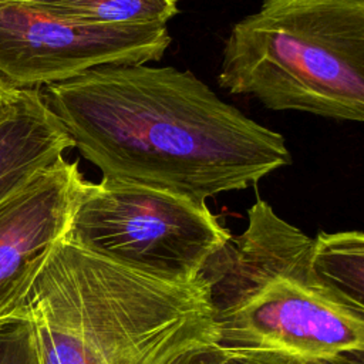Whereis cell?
I'll return each instance as SVG.
<instances>
[{
    "mask_svg": "<svg viewBox=\"0 0 364 364\" xmlns=\"http://www.w3.org/2000/svg\"><path fill=\"white\" fill-rule=\"evenodd\" d=\"M74 148L102 176L195 202L290 165L283 135L222 101L193 73L102 65L41 90Z\"/></svg>",
    "mask_w": 364,
    "mask_h": 364,
    "instance_id": "obj_1",
    "label": "cell"
},
{
    "mask_svg": "<svg viewBox=\"0 0 364 364\" xmlns=\"http://www.w3.org/2000/svg\"><path fill=\"white\" fill-rule=\"evenodd\" d=\"M34 364H165L216 341L203 274L159 280L63 236L41 263L24 307Z\"/></svg>",
    "mask_w": 364,
    "mask_h": 364,
    "instance_id": "obj_2",
    "label": "cell"
},
{
    "mask_svg": "<svg viewBox=\"0 0 364 364\" xmlns=\"http://www.w3.org/2000/svg\"><path fill=\"white\" fill-rule=\"evenodd\" d=\"M311 253L313 237L257 198L243 233L230 237L202 272L222 350L304 360L364 350V310L318 279Z\"/></svg>",
    "mask_w": 364,
    "mask_h": 364,
    "instance_id": "obj_3",
    "label": "cell"
},
{
    "mask_svg": "<svg viewBox=\"0 0 364 364\" xmlns=\"http://www.w3.org/2000/svg\"><path fill=\"white\" fill-rule=\"evenodd\" d=\"M218 82L273 111L364 119V0H263L223 47Z\"/></svg>",
    "mask_w": 364,
    "mask_h": 364,
    "instance_id": "obj_4",
    "label": "cell"
},
{
    "mask_svg": "<svg viewBox=\"0 0 364 364\" xmlns=\"http://www.w3.org/2000/svg\"><path fill=\"white\" fill-rule=\"evenodd\" d=\"M146 276L192 283L232 237L206 203L125 179L84 181L64 235Z\"/></svg>",
    "mask_w": 364,
    "mask_h": 364,
    "instance_id": "obj_5",
    "label": "cell"
},
{
    "mask_svg": "<svg viewBox=\"0 0 364 364\" xmlns=\"http://www.w3.org/2000/svg\"><path fill=\"white\" fill-rule=\"evenodd\" d=\"M171 41L166 24H92L0 0V78L13 90H41L102 65L159 61Z\"/></svg>",
    "mask_w": 364,
    "mask_h": 364,
    "instance_id": "obj_6",
    "label": "cell"
},
{
    "mask_svg": "<svg viewBox=\"0 0 364 364\" xmlns=\"http://www.w3.org/2000/svg\"><path fill=\"white\" fill-rule=\"evenodd\" d=\"M84 181L77 162L60 158L0 202V326L24 320L31 283L65 235Z\"/></svg>",
    "mask_w": 364,
    "mask_h": 364,
    "instance_id": "obj_7",
    "label": "cell"
},
{
    "mask_svg": "<svg viewBox=\"0 0 364 364\" xmlns=\"http://www.w3.org/2000/svg\"><path fill=\"white\" fill-rule=\"evenodd\" d=\"M74 148L41 90H16L0 105V202Z\"/></svg>",
    "mask_w": 364,
    "mask_h": 364,
    "instance_id": "obj_8",
    "label": "cell"
},
{
    "mask_svg": "<svg viewBox=\"0 0 364 364\" xmlns=\"http://www.w3.org/2000/svg\"><path fill=\"white\" fill-rule=\"evenodd\" d=\"M311 264L328 289L364 310V236L360 230L318 232L313 239Z\"/></svg>",
    "mask_w": 364,
    "mask_h": 364,
    "instance_id": "obj_9",
    "label": "cell"
},
{
    "mask_svg": "<svg viewBox=\"0 0 364 364\" xmlns=\"http://www.w3.org/2000/svg\"><path fill=\"white\" fill-rule=\"evenodd\" d=\"M44 9L74 20L107 26L166 24L178 0H48Z\"/></svg>",
    "mask_w": 364,
    "mask_h": 364,
    "instance_id": "obj_10",
    "label": "cell"
},
{
    "mask_svg": "<svg viewBox=\"0 0 364 364\" xmlns=\"http://www.w3.org/2000/svg\"><path fill=\"white\" fill-rule=\"evenodd\" d=\"M0 364H34L26 320L0 326Z\"/></svg>",
    "mask_w": 364,
    "mask_h": 364,
    "instance_id": "obj_11",
    "label": "cell"
},
{
    "mask_svg": "<svg viewBox=\"0 0 364 364\" xmlns=\"http://www.w3.org/2000/svg\"><path fill=\"white\" fill-rule=\"evenodd\" d=\"M229 351L222 350L216 341L193 344L175 354L165 364H226Z\"/></svg>",
    "mask_w": 364,
    "mask_h": 364,
    "instance_id": "obj_12",
    "label": "cell"
},
{
    "mask_svg": "<svg viewBox=\"0 0 364 364\" xmlns=\"http://www.w3.org/2000/svg\"><path fill=\"white\" fill-rule=\"evenodd\" d=\"M226 364H309V361L276 351H229Z\"/></svg>",
    "mask_w": 364,
    "mask_h": 364,
    "instance_id": "obj_13",
    "label": "cell"
},
{
    "mask_svg": "<svg viewBox=\"0 0 364 364\" xmlns=\"http://www.w3.org/2000/svg\"><path fill=\"white\" fill-rule=\"evenodd\" d=\"M363 353L364 350L344 351L333 357L318 358V360H307L309 364H363Z\"/></svg>",
    "mask_w": 364,
    "mask_h": 364,
    "instance_id": "obj_14",
    "label": "cell"
},
{
    "mask_svg": "<svg viewBox=\"0 0 364 364\" xmlns=\"http://www.w3.org/2000/svg\"><path fill=\"white\" fill-rule=\"evenodd\" d=\"M14 91H16V90L10 88V87L0 78V105H1L6 100H9V98L13 95Z\"/></svg>",
    "mask_w": 364,
    "mask_h": 364,
    "instance_id": "obj_15",
    "label": "cell"
},
{
    "mask_svg": "<svg viewBox=\"0 0 364 364\" xmlns=\"http://www.w3.org/2000/svg\"><path fill=\"white\" fill-rule=\"evenodd\" d=\"M4 1H16V3H27V4H43L48 0H4Z\"/></svg>",
    "mask_w": 364,
    "mask_h": 364,
    "instance_id": "obj_16",
    "label": "cell"
}]
</instances>
